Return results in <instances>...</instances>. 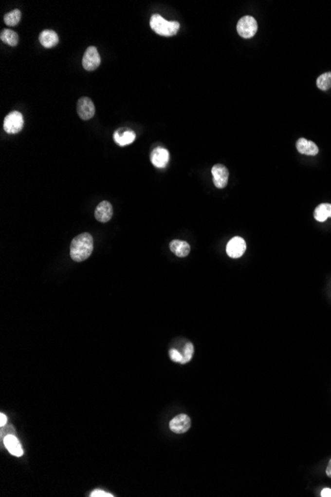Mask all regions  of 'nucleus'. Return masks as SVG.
Returning a JSON list of instances; mask_svg holds the SVG:
<instances>
[{
    "label": "nucleus",
    "mask_w": 331,
    "mask_h": 497,
    "mask_svg": "<svg viewBox=\"0 0 331 497\" xmlns=\"http://www.w3.org/2000/svg\"><path fill=\"white\" fill-rule=\"evenodd\" d=\"M93 251V238L88 233L75 236L71 244V257L75 262L87 260Z\"/></svg>",
    "instance_id": "f257e3e1"
},
{
    "label": "nucleus",
    "mask_w": 331,
    "mask_h": 497,
    "mask_svg": "<svg viewBox=\"0 0 331 497\" xmlns=\"http://www.w3.org/2000/svg\"><path fill=\"white\" fill-rule=\"evenodd\" d=\"M150 26L155 33L165 37L176 35L180 29V23L178 21H168L159 14L152 15Z\"/></svg>",
    "instance_id": "f03ea898"
},
{
    "label": "nucleus",
    "mask_w": 331,
    "mask_h": 497,
    "mask_svg": "<svg viewBox=\"0 0 331 497\" xmlns=\"http://www.w3.org/2000/svg\"><path fill=\"white\" fill-rule=\"evenodd\" d=\"M258 30V24L254 17L252 16H244L242 17L237 24V32L238 34L246 39L252 38Z\"/></svg>",
    "instance_id": "7ed1b4c3"
},
{
    "label": "nucleus",
    "mask_w": 331,
    "mask_h": 497,
    "mask_svg": "<svg viewBox=\"0 0 331 497\" xmlns=\"http://www.w3.org/2000/svg\"><path fill=\"white\" fill-rule=\"evenodd\" d=\"M24 126L23 115L19 112L10 113L4 119L3 127L8 134H16L22 130Z\"/></svg>",
    "instance_id": "20e7f679"
},
{
    "label": "nucleus",
    "mask_w": 331,
    "mask_h": 497,
    "mask_svg": "<svg viewBox=\"0 0 331 497\" xmlns=\"http://www.w3.org/2000/svg\"><path fill=\"white\" fill-rule=\"evenodd\" d=\"M101 63V59L98 54V51L95 47H89L82 58V67L87 71H94L96 70Z\"/></svg>",
    "instance_id": "39448f33"
},
{
    "label": "nucleus",
    "mask_w": 331,
    "mask_h": 497,
    "mask_svg": "<svg viewBox=\"0 0 331 497\" xmlns=\"http://www.w3.org/2000/svg\"><path fill=\"white\" fill-rule=\"evenodd\" d=\"M76 110L78 116L84 120H89L92 118L95 114V107L92 100L87 96L78 99Z\"/></svg>",
    "instance_id": "423d86ee"
},
{
    "label": "nucleus",
    "mask_w": 331,
    "mask_h": 497,
    "mask_svg": "<svg viewBox=\"0 0 331 497\" xmlns=\"http://www.w3.org/2000/svg\"><path fill=\"white\" fill-rule=\"evenodd\" d=\"M214 186L218 189H223L227 186L229 172L227 168L222 164H216L211 169Z\"/></svg>",
    "instance_id": "0eeeda50"
},
{
    "label": "nucleus",
    "mask_w": 331,
    "mask_h": 497,
    "mask_svg": "<svg viewBox=\"0 0 331 497\" xmlns=\"http://www.w3.org/2000/svg\"><path fill=\"white\" fill-rule=\"evenodd\" d=\"M246 250V242L242 237L235 236L226 245V253L231 258L241 257Z\"/></svg>",
    "instance_id": "6e6552de"
},
{
    "label": "nucleus",
    "mask_w": 331,
    "mask_h": 497,
    "mask_svg": "<svg viewBox=\"0 0 331 497\" xmlns=\"http://www.w3.org/2000/svg\"><path fill=\"white\" fill-rule=\"evenodd\" d=\"M191 426L190 418L185 414H180V415L173 418L170 422V429L172 432L176 434H184L189 430Z\"/></svg>",
    "instance_id": "1a4fd4ad"
},
{
    "label": "nucleus",
    "mask_w": 331,
    "mask_h": 497,
    "mask_svg": "<svg viewBox=\"0 0 331 497\" xmlns=\"http://www.w3.org/2000/svg\"><path fill=\"white\" fill-rule=\"evenodd\" d=\"M170 154L169 151L162 147L155 148L151 153V162L157 168L163 169L167 167L169 163Z\"/></svg>",
    "instance_id": "9d476101"
},
{
    "label": "nucleus",
    "mask_w": 331,
    "mask_h": 497,
    "mask_svg": "<svg viewBox=\"0 0 331 497\" xmlns=\"http://www.w3.org/2000/svg\"><path fill=\"white\" fill-rule=\"evenodd\" d=\"M113 208L112 205L107 201H103L95 209V218L100 223H107L112 217Z\"/></svg>",
    "instance_id": "9b49d317"
},
{
    "label": "nucleus",
    "mask_w": 331,
    "mask_h": 497,
    "mask_svg": "<svg viewBox=\"0 0 331 497\" xmlns=\"http://www.w3.org/2000/svg\"><path fill=\"white\" fill-rule=\"evenodd\" d=\"M4 446L6 450L14 457H22L24 454V451L22 449V446L18 439L13 435H8L4 438Z\"/></svg>",
    "instance_id": "f8f14e48"
},
{
    "label": "nucleus",
    "mask_w": 331,
    "mask_h": 497,
    "mask_svg": "<svg viewBox=\"0 0 331 497\" xmlns=\"http://www.w3.org/2000/svg\"><path fill=\"white\" fill-rule=\"evenodd\" d=\"M296 149L300 154L303 155L315 156L318 153L317 145L314 142L306 139V138H299L296 141Z\"/></svg>",
    "instance_id": "ddd939ff"
},
{
    "label": "nucleus",
    "mask_w": 331,
    "mask_h": 497,
    "mask_svg": "<svg viewBox=\"0 0 331 497\" xmlns=\"http://www.w3.org/2000/svg\"><path fill=\"white\" fill-rule=\"evenodd\" d=\"M136 134L134 131L129 129H119L114 132V141L119 146H126L134 142Z\"/></svg>",
    "instance_id": "4468645a"
},
{
    "label": "nucleus",
    "mask_w": 331,
    "mask_h": 497,
    "mask_svg": "<svg viewBox=\"0 0 331 497\" xmlns=\"http://www.w3.org/2000/svg\"><path fill=\"white\" fill-rule=\"evenodd\" d=\"M39 41L43 47L50 49L58 45L59 36L53 30H44L39 36Z\"/></svg>",
    "instance_id": "2eb2a0df"
},
{
    "label": "nucleus",
    "mask_w": 331,
    "mask_h": 497,
    "mask_svg": "<svg viewBox=\"0 0 331 497\" xmlns=\"http://www.w3.org/2000/svg\"><path fill=\"white\" fill-rule=\"evenodd\" d=\"M170 249L178 257H185L190 251V246L186 241L184 240H173L170 243Z\"/></svg>",
    "instance_id": "dca6fc26"
},
{
    "label": "nucleus",
    "mask_w": 331,
    "mask_h": 497,
    "mask_svg": "<svg viewBox=\"0 0 331 497\" xmlns=\"http://www.w3.org/2000/svg\"><path fill=\"white\" fill-rule=\"evenodd\" d=\"M314 217L317 222L323 223L331 217V204H320L314 210Z\"/></svg>",
    "instance_id": "f3484780"
},
{
    "label": "nucleus",
    "mask_w": 331,
    "mask_h": 497,
    "mask_svg": "<svg viewBox=\"0 0 331 497\" xmlns=\"http://www.w3.org/2000/svg\"><path fill=\"white\" fill-rule=\"evenodd\" d=\"M0 39H1L4 43H6L12 47L17 46L18 41H19L18 34L11 29H3L1 31V34H0Z\"/></svg>",
    "instance_id": "a211bd4d"
},
{
    "label": "nucleus",
    "mask_w": 331,
    "mask_h": 497,
    "mask_svg": "<svg viewBox=\"0 0 331 497\" xmlns=\"http://www.w3.org/2000/svg\"><path fill=\"white\" fill-rule=\"evenodd\" d=\"M317 88L321 91H327L331 88V72L324 73L317 77Z\"/></svg>",
    "instance_id": "6ab92c4d"
},
{
    "label": "nucleus",
    "mask_w": 331,
    "mask_h": 497,
    "mask_svg": "<svg viewBox=\"0 0 331 497\" xmlns=\"http://www.w3.org/2000/svg\"><path fill=\"white\" fill-rule=\"evenodd\" d=\"M21 19V11L19 9H15L5 14L4 22L7 26H16Z\"/></svg>",
    "instance_id": "aec40b11"
},
{
    "label": "nucleus",
    "mask_w": 331,
    "mask_h": 497,
    "mask_svg": "<svg viewBox=\"0 0 331 497\" xmlns=\"http://www.w3.org/2000/svg\"><path fill=\"white\" fill-rule=\"evenodd\" d=\"M194 344H192L191 343H187L184 346V358H183V362H182V364H184L188 362H190L192 355H194Z\"/></svg>",
    "instance_id": "412c9836"
},
{
    "label": "nucleus",
    "mask_w": 331,
    "mask_h": 497,
    "mask_svg": "<svg viewBox=\"0 0 331 497\" xmlns=\"http://www.w3.org/2000/svg\"><path fill=\"white\" fill-rule=\"evenodd\" d=\"M170 357H171V360L173 362L180 363H182L183 358H184V356L181 354V352H179L177 349H171L170 350Z\"/></svg>",
    "instance_id": "4be33fe9"
},
{
    "label": "nucleus",
    "mask_w": 331,
    "mask_h": 497,
    "mask_svg": "<svg viewBox=\"0 0 331 497\" xmlns=\"http://www.w3.org/2000/svg\"><path fill=\"white\" fill-rule=\"evenodd\" d=\"M91 496L92 497H112L113 495L108 493V492H105V491H103L101 489H96V490L92 492Z\"/></svg>",
    "instance_id": "5701e85b"
},
{
    "label": "nucleus",
    "mask_w": 331,
    "mask_h": 497,
    "mask_svg": "<svg viewBox=\"0 0 331 497\" xmlns=\"http://www.w3.org/2000/svg\"><path fill=\"white\" fill-rule=\"evenodd\" d=\"M6 423H7V417H6V415H4L3 413H1L0 414V426L4 427L6 425Z\"/></svg>",
    "instance_id": "b1692460"
},
{
    "label": "nucleus",
    "mask_w": 331,
    "mask_h": 497,
    "mask_svg": "<svg viewBox=\"0 0 331 497\" xmlns=\"http://www.w3.org/2000/svg\"><path fill=\"white\" fill-rule=\"evenodd\" d=\"M322 497H331V489L330 488H324L321 491Z\"/></svg>",
    "instance_id": "393cba45"
},
{
    "label": "nucleus",
    "mask_w": 331,
    "mask_h": 497,
    "mask_svg": "<svg viewBox=\"0 0 331 497\" xmlns=\"http://www.w3.org/2000/svg\"><path fill=\"white\" fill-rule=\"evenodd\" d=\"M326 475L328 478H331V459L329 460V463L327 465V468H326Z\"/></svg>",
    "instance_id": "a878e982"
}]
</instances>
